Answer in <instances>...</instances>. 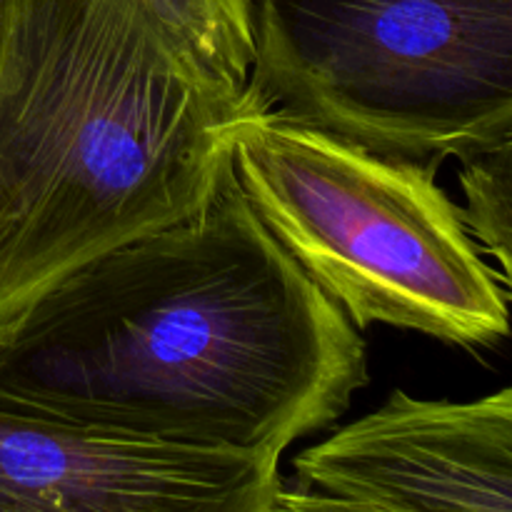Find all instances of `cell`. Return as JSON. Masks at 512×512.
Segmentation results:
<instances>
[{
    "label": "cell",
    "mask_w": 512,
    "mask_h": 512,
    "mask_svg": "<svg viewBox=\"0 0 512 512\" xmlns=\"http://www.w3.org/2000/svg\"><path fill=\"white\" fill-rule=\"evenodd\" d=\"M463 220L480 250L498 260V273L512 278V140L460 158Z\"/></svg>",
    "instance_id": "ba28073f"
},
{
    "label": "cell",
    "mask_w": 512,
    "mask_h": 512,
    "mask_svg": "<svg viewBox=\"0 0 512 512\" xmlns=\"http://www.w3.org/2000/svg\"><path fill=\"white\" fill-rule=\"evenodd\" d=\"M248 90L385 158L512 140V0H253Z\"/></svg>",
    "instance_id": "277c9868"
},
{
    "label": "cell",
    "mask_w": 512,
    "mask_h": 512,
    "mask_svg": "<svg viewBox=\"0 0 512 512\" xmlns=\"http://www.w3.org/2000/svg\"><path fill=\"white\" fill-rule=\"evenodd\" d=\"M265 512H375V510L348 503V500L333 498V495L298 488V485H293V488L280 485V490L275 493V498L270 500L268 510Z\"/></svg>",
    "instance_id": "9c48e42d"
},
{
    "label": "cell",
    "mask_w": 512,
    "mask_h": 512,
    "mask_svg": "<svg viewBox=\"0 0 512 512\" xmlns=\"http://www.w3.org/2000/svg\"><path fill=\"white\" fill-rule=\"evenodd\" d=\"M280 458L0 410V512H265Z\"/></svg>",
    "instance_id": "5b68a950"
},
{
    "label": "cell",
    "mask_w": 512,
    "mask_h": 512,
    "mask_svg": "<svg viewBox=\"0 0 512 512\" xmlns=\"http://www.w3.org/2000/svg\"><path fill=\"white\" fill-rule=\"evenodd\" d=\"M190 70L228 98L248 93L253 0H130Z\"/></svg>",
    "instance_id": "52a82bcc"
},
{
    "label": "cell",
    "mask_w": 512,
    "mask_h": 512,
    "mask_svg": "<svg viewBox=\"0 0 512 512\" xmlns=\"http://www.w3.org/2000/svg\"><path fill=\"white\" fill-rule=\"evenodd\" d=\"M230 165L263 228L358 330L388 325L465 350L508 340L510 285L433 163L253 108L235 120Z\"/></svg>",
    "instance_id": "3957f363"
},
{
    "label": "cell",
    "mask_w": 512,
    "mask_h": 512,
    "mask_svg": "<svg viewBox=\"0 0 512 512\" xmlns=\"http://www.w3.org/2000/svg\"><path fill=\"white\" fill-rule=\"evenodd\" d=\"M295 485L375 512H512V390L380 408L293 460Z\"/></svg>",
    "instance_id": "8992f818"
},
{
    "label": "cell",
    "mask_w": 512,
    "mask_h": 512,
    "mask_svg": "<svg viewBox=\"0 0 512 512\" xmlns=\"http://www.w3.org/2000/svg\"><path fill=\"white\" fill-rule=\"evenodd\" d=\"M368 383L360 330L233 170L203 210L0 318V410L130 438L280 458Z\"/></svg>",
    "instance_id": "6da1fadb"
},
{
    "label": "cell",
    "mask_w": 512,
    "mask_h": 512,
    "mask_svg": "<svg viewBox=\"0 0 512 512\" xmlns=\"http://www.w3.org/2000/svg\"><path fill=\"white\" fill-rule=\"evenodd\" d=\"M130 0H0V318L203 210L235 120Z\"/></svg>",
    "instance_id": "7a4b0ae2"
}]
</instances>
